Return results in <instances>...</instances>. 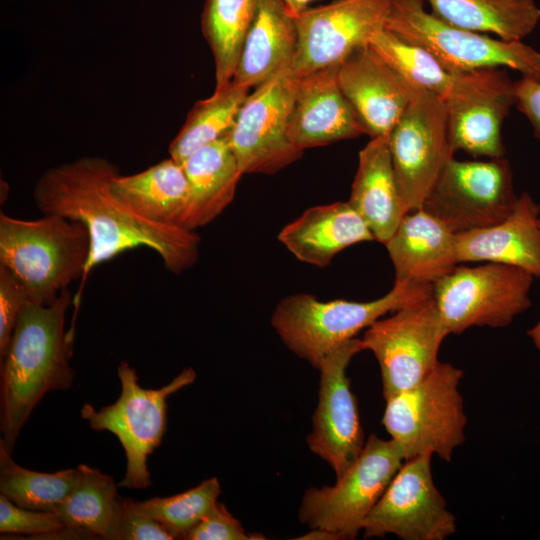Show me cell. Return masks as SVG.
I'll use <instances>...</instances> for the list:
<instances>
[{
    "instance_id": "6da1fadb",
    "label": "cell",
    "mask_w": 540,
    "mask_h": 540,
    "mask_svg": "<svg viewBox=\"0 0 540 540\" xmlns=\"http://www.w3.org/2000/svg\"><path fill=\"white\" fill-rule=\"evenodd\" d=\"M118 167L99 156H83L46 170L36 181L33 199L43 214H57L83 223L90 252L84 276L73 298L77 313L83 285L99 264L131 249L156 252L164 266L180 274L198 261L200 237L195 231L151 221L112 190Z\"/></svg>"
},
{
    "instance_id": "7a4b0ae2",
    "label": "cell",
    "mask_w": 540,
    "mask_h": 540,
    "mask_svg": "<svg viewBox=\"0 0 540 540\" xmlns=\"http://www.w3.org/2000/svg\"><path fill=\"white\" fill-rule=\"evenodd\" d=\"M69 289L49 305L28 302L17 320L0 369V446L12 454L31 412L51 391L69 389L74 333L66 330Z\"/></svg>"
},
{
    "instance_id": "3957f363",
    "label": "cell",
    "mask_w": 540,
    "mask_h": 540,
    "mask_svg": "<svg viewBox=\"0 0 540 540\" xmlns=\"http://www.w3.org/2000/svg\"><path fill=\"white\" fill-rule=\"evenodd\" d=\"M89 252V233L79 221L57 214L35 220L0 214V265L22 283L30 302L52 304L82 279Z\"/></svg>"
},
{
    "instance_id": "277c9868",
    "label": "cell",
    "mask_w": 540,
    "mask_h": 540,
    "mask_svg": "<svg viewBox=\"0 0 540 540\" xmlns=\"http://www.w3.org/2000/svg\"><path fill=\"white\" fill-rule=\"evenodd\" d=\"M431 293L432 285L395 279L387 294L365 302L321 301L309 293L291 294L277 303L271 325L291 352L318 370L334 348L387 313Z\"/></svg>"
},
{
    "instance_id": "5b68a950",
    "label": "cell",
    "mask_w": 540,
    "mask_h": 540,
    "mask_svg": "<svg viewBox=\"0 0 540 540\" xmlns=\"http://www.w3.org/2000/svg\"><path fill=\"white\" fill-rule=\"evenodd\" d=\"M463 376L460 368L439 361L420 382L385 400L382 424L405 460L436 454L450 461L465 441Z\"/></svg>"
},
{
    "instance_id": "8992f818",
    "label": "cell",
    "mask_w": 540,
    "mask_h": 540,
    "mask_svg": "<svg viewBox=\"0 0 540 540\" xmlns=\"http://www.w3.org/2000/svg\"><path fill=\"white\" fill-rule=\"evenodd\" d=\"M385 29L425 48L451 73L508 68L540 82V52L451 25L428 12L424 0H392Z\"/></svg>"
},
{
    "instance_id": "52a82bcc",
    "label": "cell",
    "mask_w": 540,
    "mask_h": 540,
    "mask_svg": "<svg viewBox=\"0 0 540 540\" xmlns=\"http://www.w3.org/2000/svg\"><path fill=\"white\" fill-rule=\"evenodd\" d=\"M121 384L119 398L96 410L86 403L81 417L95 431H108L121 443L126 456V471L118 487L147 489L151 477L147 460L158 448L167 430V398L192 384L197 374L191 367L184 368L171 382L158 389H145L128 362L117 367Z\"/></svg>"
},
{
    "instance_id": "ba28073f",
    "label": "cell",
    "mask_w": 540,
    "mask_h": 540,
    "mask_svg": "<svg viewBox=\"0 0 540 540\" xmlns=\"http://www.w3.org/2000/svg\"><path fill=\"white\" fill-rule=\"evenodd\" d=\"M405 459L399 446L371 434L355 462L332 486L308 488L298 519L336 540L355 539Z\"/></svg>"
},
{
    "instance_id": "9c48e42d",
    "label": "cell",
    "mask_w": 540,
    "mask_h": 540,
    "mask_svg": "<svg viewBox=\"0 0 540 540\" xmlns=\"http://www.w3.org/2000/svg\"><path fill=\"white\" fill-rule=\"evenodd\" d=\"M534 278L500 263L457 265L432 285V293L449 334L474 326L504 328L531 306Z\"/></svg>"
},
{
    "instance_id": "30bf717a",
    "label": "cell",
    "mask_w": 540,
    "mask_h": 540,
    "mask_svg": "<svg viewBox=\"0 0 540 540\" xmlns=\"http://www.w3.org/2000/svg\"><path fill=\"white\" fill-rule=\"evenodd\" d=\"M448 335L433 293L366 329L362 344L379 364L385 400L414 386L436 367L440 346Z\"/></svg>"
},
{
    "instance_id": "8fae6325",
    "label": "cell",
    "mask_w": 540,
    "mask_h": 540,
    "mask_svg": "<svg viewBox=\"0 0 540 540\" xmlns=\"http://www.w3.org/2000/svg\"><path fill=\"white\" fill-rule=\"evenodd\" d=\"M389 148L398 187L409 212L421 208L455 153L444 99L416 89L389 134Z\"/></svg>"
},
{
    "instance_id": "7c38bea8",
    "label": "cell",
    "mask_w": 540,
    "mask_h": 540,
    "mask_svg": "<svg viewBox=\"0 0 540 540\" xmlns=\"http://www.w3.org/2000/svg\"><path fill=\"white\" fill-rule=\"evenodd\" d=\"M518 197L505 157L447 163L421 208L454 233L494 225L514 210Z\"/></svg>"
},
{
    "instance_id": "4fadbf2b",
    "label": "cell",
    "mask_w": 540,
    "mask_h": 540,
    "mask_svg": "<svg viewBox=\"0 0 540 540\" xmlns=\"http://www.w3.org/2000/svg\"><path fill=\"white\" fill-rule=\"evenodd\" d=\"M299 77L285 68L255 87L243 102L228 139L242 174H274L301 158L288 137Z\"/></svg>"
},
{
    "instance_id": "5bb4252c",
    "label": "cell",
    "mask_w": 540,
    "mask_h": 540,
    "mask_svg": "<svg viewBox=\"0 0 540 540\" xmlns=\"http://www.w3.org/2000/svg\"><path fill=\"white\" fill-rule=\"evenodd\" d=\"M432 456L404 461L365 519V539L393 534L403 540H444L456 533V517L433 480Z\"/></svg>"
},
{
    "instance_id": "9a60e30c",
    "label": "cell",
    "mask_w": 540,
    "mask_h": 540,
    "mask_svg": "<svg viewBox=\"0 0 540 540\" xmlns=\"http://www.w3.org/2000/svg\"><path fill=\"white\" fill-rule=\"evenodd\" d=\"M363 350L361 338H352L329 352L318 369V403L306 442L309 450L332 468L336 478L355 462L366 441L346 373L351 359Z\"/></svg>"
},
{
    "instance_id": "2e32d148",
    "label": "cell",
    "mask_w": 540,
    "mask_h": 540,
    "mask_svg": "<svg viewBox=\"0 0 540 540\" xmlns=\"http://www.w3.org/2000/svg\"><path fill=\"white\" fill-rule=\"evenodd\" d=\"M392 0H337L296 16L298 43L291 69L302 77L342 63L385 28Z\"/></svg>"
},
{
    "instance_id": "e0dca14e",
    "label": "cell",
    "mask_w": 540,
    "mask_h": 540,
    "mask_svg": "<svg viewBox=\"0 0 540 540\" xmlns=\"http://www.w3.org/2000/svg\"><path fill=\"white\" fill-rule=\"evenodd\" d=\"M514 81L504 68L455 74L443 98L454 152L474 157H504L502 124L515 105Z\"/></svg>"
},
{
    "instance_id": "ac0fdd59",
    "label": "cell",
    "mask_w": 540,
    "mask_h": 540,
    "mask_svg": "<svg viewBox=\"0 0 540 540\" xmlns=\"http://www.w3.org/2000/svg\"><path fill=\"white\" fill-rule=\"evenodd\" d=\"M337 79L371 138L389 136L417 89L369 44L338 65Z\"/></svg>"
},
{
    "instance_id": "d6986e66",
    "label": "cell",
    "mask_w": 540,
    "mask_h": 540,
    "mask_svg": "<svg viewBox=\"0 0 540 540\" xmlns=\"http://www.w3.org/2000/svg\"><path fill=\"white\" fill-rule=\"evenodd\" d=\"M337 66L299 77L288 137L301 151L366 134L338 84Z\"/></svg>"
},
{
    "instance_id": "ffe728a7",
    "label": "cell",
    "mask_w": 540,
    "mask_h": 540,
    "mask_svg": "<svg viewBox=\"0 0 540 540\" xmlns=\"http://www.w3.org/2000/svg\"><path fill=\"white\" fill-rule=\"evenodd\" d=\"M540 204L523 192L512 213L487 227L456 233L459 263L492 262L540 278Z\"/></svg>"
},
{
    "instance_id": "44dd1931",
    "label": "cell",
    "mask_w": 540,
    "mask_h": 540,
    "mask_svg": "<svg viewBox=\"0 0 540 540\" xmlns=\"http://www.w3.org/2000/svg\"><path fill=\"white\" fill-rule=\"evenodd\" d=\"M384 245L397 280L433 285L459 264L456 233L423 208L408 212Z\"/></svg>"
},
{
    "instance_id": "7402d4cb",
    "label": "cell",
    "mask_w": 540,
    "mask_h": 540,
    "mask_svg": "<svg viewBox=\"0 0 540 540\" xmlns=\"http://www.w3.org/2000/svg\"><path fill=\"white\" fill-rule=\"evenodd\" d=\"M278 240L299 261L325 267L340 251L374 237L346 201L308 208L281 229Z\"/></svg>"
},
{
    "instance_id": "603a6c76",
    "label": "cell",
    "mask_w": 540,
    "mask_h": 540,
    "mask_svg": "<svg viewBox=\"0 0 540 540\" xmlns=\"http://www.w3.org/2000/svg\"><path fill=\"white\" fill-rule=\"evenodd\" d=\"M348 202L366 222L374 240L383 244L409 212L395 176L389 136L371 138L359 152Z\"/></svg>"
},
{
    "instance_id": "cb8c5ba5",
    "label": "cell",
    "mask_w": 540,
    "mask_h": 540,
    "mask_svg": "<svg viewBox=\"0 0 540 540\" xmlns=\"http://www.w3.org/2000/svg\"><path fill=\"white\" fill-rule=\"evenodd\" d=\"M182 167L188 182V201L180 227L196 232L230 205L243 174L228 134L193 152Z\"/></svg>"
},
{
    "instance_id": "d4e9b609",
    "label": "cell",
    "mask_w": 540,
    "mask_h": 540,
    "mask_svg": "<svg viewBox=\"0 0 540 540\" xmlns=\"http://www.w3.org/2000/svg\"><path fill=\"white\" fill-rule=\"evenodd\" d=\"M297 43L296 17L281 0H261L232 80L249 89L259 86L291 67Z\"/></svg>"
},
{
    "instance_id": "484cf974",
    "label": "cell",
    "mask_w": 540,
    "mask_h": 540,
    "mask_svg": "<svg viewBox=\"0 0 540 540\" xmlns=\"http://www.w3.org/2000/svg\"><path fill=\"white\" fill-rule=\"evenodd\" d=\"M111 187L145 218L180 227L188 201V182L182 164L172 158L132 175L118 173Z\"/></svg>"
},
{
    "instance_id": "4316f807",
    "label": "cell",
    "mask_w": 540,
    "mask_h": 540,
    "mask_svg": "<svg viewBox=\"0 0 540 540\" xmlns=\"http://www.w3.org/2000/svg\"><path fill=\"white\" fill-rule=\"evenodd\" d=\"M79 477L55 513L68 529L92 538L118 540L123 499L112 476L86 464L78 466Z\"/></svg>"
},
{
    "instance_id": "83f0119b",
    "label": "cell",
    "mask_w": 540,
    "mask_h": 540,
    "mask_svg": "<svg viewBox=\"0 0 540 540\" xmlns=\"http://www.w3.org/2000/svg\"><path fill=\"white\" fill-rule=\"evenodd\" d=\"M441 20L467 30L522 41L540 21L534 0H424Z\"/></svg>"
},
{
    "instance_id": "f1b7e54d",
    "label": "cell",
    "mask_w": 540,
    "mask_h": 540,
    "mask_svg": "<svg viewBox=\"0 0 540 540\" xmlns=\"http://www.w3.org/2000/svg\"><path fill=\"white\" fill-rule=\"evenodd\" d=\"M261 0H205L201 24L215 66V89L234 76L242 45Z\"/></svg>"
},
{
    "instance_id": "f546056e",
    "label": "cell",
    "mask_w": 540,
    "mask_h": 540,
    "mask_svg": "<svg viewBox=\"0 0 540 540\" xmlns=\"http://www.w3.org/2000/svg\"><path fill=\"white\" fill-rule=\"evenodd\" d=\"M250 89L231 80L199 100L169 145L170 158L182 164L193 152L228 134Z\"/></svg>"
},
{
    "instance_id": "4dcf8cb0",
    "label": "cell",
    "mask_w": 540,
    "mask_h": 540,
    "mask_svg": "<svg viewBox=\"0 0 540 540\" xmlns=\"http://www.w3.org/2000/svg\"><path fill=\"white\" fill-rule=\"evenodd\" d=\"M79 477V469L42 473L17 464L0 446V494L19 507L55 512Z\"/></svg>"
},
{
    "instance_id": "1f68e13d",
    "label": "cell",
    "mask_w": 540,
    "mask_h": 540,
    "mask_svg": "<svg viewBox=\"0 0 540 540\" xmlns=\"http://www.w3.org/2000/svg\"><path fill=\"white\" fill-rule=\"evenodd\" d=\"M409 84L444 98L455 78L429 51L387 29L368 43Z\"/></svg>"
},
{
    "instance_id": "d6a6232c",
    "label": "cell",
    "mask_w": 540,
    "mask_h": 540,
    "mask_svg": "<svg viewBox=\"0 0 540 540\" xmlns=\"http://www.w3.org/2000/svg\"><path fill=\"white\" fill-rule=\"evenodd\" d=\"M220 493V483L212 477L185 492L153 497L135 505L143 514L161 523L174 539H182L218 501Z\"/></svg>"
},
{
    "instance_id": "836d02e7",
    "label": "cell",
    "mask_w": 540,
    "mask_h": 540,
    "mask_svg": "<svg viewBox=\"0 0 540 540\" xmlns=\"http://www.w3.org/2000/svg\"><path fill=\"white\" fill-rule=\"evenodd\" d=\"M55 512L22 508L0 494V532L43 536L65 529Z\"/></svg>"
},
{
    "instance_id": "e575fe53",
    "label": "cell",
    "mask_w": 540,
    "mask_h": 540,
    "mask_svg": "<svg viewBox=\"0 0 540 540\" xmlns=\"http://www.w3.org/2000/svg\"><path fill=\"white\" fill-rule=\"evenodd\" d=\"M28 294L17 277L0 265V359L7 352L17 320L26 304Z\"/></svg>"
},
{
    "instance_id": "d590c367",
    "label": "cell",
    "mask_w": 540,
    "mask_h": 540,
    "mask_svg": "<svg viewBox=\"0 0 540 540\" xmlns=\"http://www.w3.org/2000/svg\"><path fill=\"white\" fill-rule=\"evenodd\" d=\"M184 540H256L261 534H248L226 506L216 502L183 537Z\"/></svg>"
},
{
    "instance_id": "8d00e7d4",
    "label": "cell",
    "mask_w": 540,
    "mask_h": 540,
    "mask_svg": "<svg viewBox=\"0 0 540 540\" xmlns=\"http://www.w3.org/2000/svg\"><path fill=\"white\" fill-rule=\"evenodd\" d=\"M172 539V534L161 523L138 510L134 500L123 499L118 540Z\"/></svg>"
},
{
    "instance_id": "74e56055",
    "label": "cell",
    "mask_w": 540,
    "mask_h": 540,
    "mask_svg": "<svg viewBox=\"0 0 540 540\" xmlns=\"http://www.w3.org/2000/svg\"><path fill=\"white\" fill-rule=\"evenodd\" d=\"M513 87L517 109L529 120L534 136L540 140V82L521 77Z\"/></svg>"
},
{
    "instance_id": "f35d334b",
    "label": "cell",
    "mask_w": 540,
    "mask_h": 540,
    "mask_svg": "<svg viewBox=\"0 0 540 540\" xmlns=\"http://www.w3.org/2000/svg\"><path fill=\"white\" fill-rule=\"evenodd\" d=\"M289 12L293 16H298L300 13L305 11L308 7V4L313 0H281Z\"/></svg>"
},
{
    "instance_id": "ab89813d",
    "label": "cell",
    "mask_w": 540,
    "mask_h": 540,
    "mask_svg": "<svg viewBox=\"0 0 540 540\" xmlns=\"http://www.w3.org/2000/svg\"><path fill=\"white\" fill-rule=\"evenodd\" d=\"M538 223L540 226V217ZM527 335L532 339L535 347L540 351V320L536 325L527 331Z\"/></svg>"
}]
</instances>
